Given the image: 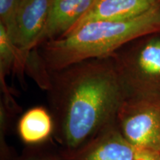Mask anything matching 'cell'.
I'll return each instance as SVG.
<instances>
[{"label":"cell","instance_id":"obj_11","mask_svg":"<svg viewBox=\"0 0 160 160\" xmlns=\"http://www.w3.org/2000/svg\"><path fill=\"white\" fill-rule=\"evenodd\" d=\"M13 160H65L59 153L58 149L45 146H27L20 155H17Z\"/></svg>","mask_w":160,"mask_h":160},{"label":"cell","instance_id":"obj_4","mask_svg":"<svg viewBox=\"0 0 160 160\" xmlns=\"http://www.w3.org/2000/svg\"><path fill=\"white\" fill-rule=\"evenodd\" d=\"M116 125L137 150L160 153V96L125 98Z\"/></svg>","mask_w":160,"mask_h":160},{"label":"cell","instance_id":"obj_7","mask_svg":"<svg viewBox=\"0 0 160 160\" xmlns=\"http://www.w3.org/2000/svg\"><path fill=\"white\" fill-rule=\"evenodd\" d=\"M94 0H52L45 27L34 49L46 42L63 37L89 11Z\"/></svg>","mask_w":160,"mask_h":160},{"label":"cell","instance_id":"obj_9","mask_svg":"<svg viewBox=\"0 0 160 160\" xmlns=\"http://www.w3.org/2000/svg\"><path fill=\"white\" fill-rule=\"evenodd\" d=\"M17 131L20 139L27 146L45 144L53 137L54 131L51 111L42 106L31 108L19 119Z\"/></svg>","mask_w":160,"mask_h":160},{"label":"cell","instance_id":"obj_2","mask_svg":"<svg viewBox=\"0 0 160 160\" xmlns=\"http://www.w3.org/2000/svg\"><path fill=\"white\" fill-rule=\"evenodd\" d=\"M160 32V5L138 17L119 21H91L41 45L50 73L89 59L110 57L131 42Z\"/></svg>","mask_w":160,"mask_h":160},{"label":"cell","instance_id":"obj_3","mask_svg":"<svg viewBox=\"0 0 160 160\" xmlns=\"http://www.w3.org/2000/svg\"><path fill=\"white\" fill-rule=\"evenodd\" d=\"M110 57L126 98L160 96V32L127 44Z\"/></svg>","mask_w":160,"mask_h":160},{"label":"cell","instance_id":"obj_5","mask_svg":"<svg viewBox=\"0 0 160 160\" xmlns=\"http://www.w3.org/2000/svg\"><path fill=\"white\" fill-rule=\"evenodd\" d=\"M52 0H22L17 19L13 43L25 68L27 57L45 27Z\"/></svg>","mask_w":160,"mask_h":160},{"label":"cell","instance_id":"obj_8","mask_svg":"<svg viewBox=\"0 0 160 160\" xmlns=\"http://www.w3.org/2000/svg\"><path fill=\"white\" fill-rule=\"evenodd\" d=\"M159 5L160 0H94L89 11L69 32L88 22L131 19Z\"/></svg>","mask_w":160,"mask_h":160},{"label":"cell","instance_id":"obj_12","mask_svg":"<svg viewBox=\"0 0 160 160\" xmlns=\"http://www.w3.org/2000/svg\"><path fill=\"white\" fill-rule=\"evenodd\" d=\"M135 160H160V153L148 151L137 150Z\"/></svg>","mask_w":160,"mask_h":160},{"label":"cell","instance_id":"obj_6","mask_svg":"<svg viewBox=\"0 0 160 160\" xmlns=\"http://www.w3.org/2000/svg\"><path fill=\"white\" fill-rule=\"evenodd\" d=\"M136 155L137 149L124 138L114 124L81 149L61 156L65 160H135Z\"/></svg>","mask_w":160,"mask_h":160},{"label":"cell","instance_id":"obj_10","mask_svg":"<svg viewBox=\"0 0 160 160\" xmlns=\"http://www.w3.org/2000/svg\"><path fill=\"white\" fill-rule=\"evenodd\" d=\"M22 0H0V24L5 28L13 42L16 19Z\"/></svg>","mask_w":160,"mask_h":160},{"label":"cell","instance_id":"obj_1","mask_svg":"<svg viewBox=\"0 0 160 160\" xmlns=\"http://www.w3.org/2000/svg\"><path fill=\"white\" fill-rule=\"evenodd\" d=\"M50 73L53 137L60 154L68 156L116 124L126 96L111 57L86 60Z\"/></svg>","mask_w":160,"mask_h":160}]
</instances>
